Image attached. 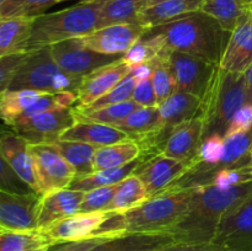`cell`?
<instances>
[{"label":"cell","mask_w":252,"mask_h":251,"mask_svg":"<svg viewBox=\"0 0 252 251\" xmlns=\"http://www.w3.org/2000/svg\"><path fill=\"white\" fill-rule=\"evenodd\" d=\"M53 244L51 236L41 229H0V251H47Z\"/></svg>","instance_id":"26"},{"label":"cell","mask_w":252,"mask_h":251,"mask_svg":"<svg viewBox=\"0 0 252 251\" xmlns=\"http://www.w3.org/2000/svg\"><path fill=\"white\" fill-rule=\"evenodd\" d=\"M252 62V16L246 10L230 32L225 52L219 66L231 73H241Z\"/></svg>","instance_id":"18"},{"label":"cell","mask_w":252,"mask_h":251,"mask_svg":"<svg viewBox=\"0 0 252 251\" xmlns=\"http://www.w3.org/2000/svg\"><path fill=\"white\" fill-rule=\"evenodd\" d=\"M63 1H66V0H59V2H63Z\"/></svg>","instance_id":"53"},{"label":"cell","mask_w":252,"mask_h":251,"mask_svg":"<svg viewBox=\"0 0 252 251\" xmlns=\"http://www.w3.org/2000/svg\"><path fill=\"white\" fill-rule=\"evenodd\" d=\"M143 161H145V159L144 157L140 155L137 160L125 165V166L115 167V169L98 170V171H94L93 174L86 175V176L75 177L73 182L68 186V188L74 189V191L88 192L91 191V189L98 188V187L116 185L122 181V180H125L126 177L129 176L130 174H133L134 170Z\"/></svg>","instance_id":"27"},{"label":"cell","mask_w":252,"mask_h":251,"mask_svg":"<svg viewBox=\"0 0 252 251\" xmlns=\"http://www.w3.org/2000/svg\"><path fill=\"white\" fill-rule=\"evenodd\" d=\"M174 243L170 233H129L112 236L89 251H155Z\"/></svg>","instance_id":"22"},{"label":"cell","mask_w":252,"mask_h":251,"mask_svg":"<svg viewBox=\"0 0 252 251\" xmlns=\"http://www.w3.org/2000/svg\"><path fill=\"white\" fill-rule=\"evenodd\" d=\"M244 76H245V81H246V86H248V91H249V96L252 100V62L250 63V65L248 66L245 71H244Z\"/></svg>","instance_id":"48"},{"label":"cell","mask_w":252,"mask_h":251,"mask_svg":"<svg viewBox=\"0 0 252 251\" xmlns=\"http://www.w3.org/2000/svg\"><path fill=\"white\" fill-rule=\"evenodd\" d=\"M58 2L59 0H5L0 7V19L41 16Z\"/></svg>","instance_id":"36"},{"label":"cell","mask_w":252,"mask_h":251,"mask_svg":"<svg viewBox=\"0 0 252 251\" xmlns=\"http://www.w3.org/2000/svg\"><path fill=\"white\" fill-rule=\"evenodd\" d=\"M30 143L14 132H0V154L10 166L26 182L36 193H38L36 171L29 149Z\"/></svg>","instance_id":"21"},{"label":"cell","mask_w":252,"mask_h":251,"mask_svg":"<svg viewBox=\"0 0 252 251\" xmlns=\"http://www.w3.org/2000/svg\"><path fill=\"white\" fill-rule=\"evenodd\" d=\"M75 122L73 107L57 108L17 120L10 127L30 144H51Z\"/></svg>","instance_id":"9"},{"label":"cell","mask_w":252,"mask_h":251,"mask_svg":"<svg viewBox=\"0 0 252 251\" xmlns=\"http://www.w3.org/2000/svg\"><path fill=\"white\" fill-rule=\"evenodd\" d=\"M153 66L152 73V83L154 86L155 95H157L158 106L164 102L167 97L172 95L176 89L174 75L171 73L169 64H167L166 56H165V49L160 52L158 57L150 61Z\"/></svg>","instance_id":"35"},{"label":"cell","mask_w":252,"mask_h":251,"mask_svg":"<svg viewBox=\"0 0 252 251\" xmlns=\"http://www.w3.org/2000/svg\"><path fill=\"white\" fill-rule=\"evenodd\" d=\"M133 69L123 63L122 58L116 63L102 66L97 70L93 71L89 75L84 76L80 86L76 90L78 95V105L75 107L85 108L93 105L95 101L105 96L110 90H112L120 81L132 73Z\"/></svg>","instance_id":"16"},{"label":"cell","mask_w":252,"mask_h":251,"mask_svg":"<svg viewBox=\"0 0 252 251\" xmlns=\"http://www.w3.org/2000/svg\"><path fill=\"white\" fill-rule=\"evenodd\" d=\"M113 214L115 213L107 211L86 212V213L79 212L62 220L56 221L43 230L51 236L54 243L83 240V239L100 236L98 231L101 226Z\"/></svg>","instance_id":"15"},{"label":"cell","mask_w":252,"mask_h":251,"mask_svg":"<svg viewBox=\"0 0 252 251\" xmlns=\"http://www.w3.org/2000/svg\"><path fill=\"white\" fill-rule=\"evenodd\" d=\"M189 166L191 164L189 162L171 159L169 157H165L164 154H158L147 161H143L133 174H135L142 180L150 198L165 191L180 177L184 176Z\"/></svg>","instance_id":"14"},{"label":"cell","mask_w":252,"mask_h":251,"mask_svg":"<svg viewBox=\"0 0 252 251\" xmlns=\"http://www.w3.org/2000/svg\"><path fill=\"white\" fill-rule=\"evenodd\" d=\"M149 5V0H107L98 19V27L117 24H138V15Z\"/></svg>","instance_id":"31"},{"label":"cell","mask_w":252,"mask_h":251,"mask_svg":"<svg viewBox=\"0 0 252 251\" xmlns=\"http://www.w3.org/2000/svg\"><path fill=\"white\" fill-rule=\"evenodd\" d=\"M252 128V105L246 103L234 115L224 137L240 134L249 132Z\"/></svg>","instance_id":"43"},{"label":"cell","mask_w":252,"mask_h":251,"mask_svg":"<svg viewBox=\"0 0 252 251\" xmlns=\"http://www.w3.org/2000/svg\"><path fill=\"white\" fill-rule=\"evenodd\" d=\"M51 54L59 68L73 76L89 75L93 71L116 63L123 54H102L86 48L79 38L66 39L49 46Z\"/></svg>","instance_id":"8"},{"label":"cell","mask_w":252,"mask_h":251,"mask_svg":"<svg viewBox=\"0 0 252 251\" xmlns=\"http://www.w3.org/2000/svg\"><path fill=\"white\" fill-rule=\"evenodd\" d=\"M34 17L0 19V57L24 52Z\"/></svg>","instance_id":"28"},{"label":"cell","mask_w":252,"mask_h":251,"mask_svg":"<svg viewBox=\"0 0 252 251\" xmlns=\"http://www.w3.org/2000/svg\"><path fill=\"white\" fill-rule=\"evenodd\" d=\"M29 52H16L9 56L0 57V94L7 90L11 85V81L20 68Z\"/></svg>","instance_id":"42"},{"label":"cell","mask_w":252,"mask_h":251,"mask_svg":"<svg viewBox=\"0 0 252 251\" xmlns=\"http://www.w3.org/2000/svg\"><path fill=\"white\" fill-rule=\"evenodd\" d=\"M251 181L252 165H246V166L233 167V169L218 170L209 177L207 185H212V186L226 189Z\"/></svg>","instance_id":"38"},{"label":"cell","mask_w":252,"mask_h":251,"mask_svg":"<svg viewBox=\"0 0 252 251\" xmlns=\"http://www.w3.org/2000/svg\"><path fill=\"white\" fill-rule=\"evenodd\" d=\"M83 78L73 76L62 70L54 62L49 47L29 52L10 85V90L44 91L49 94L76 91Z\"/></svg>","instance_id":"6"},{"label":"cell","mask_w":252,"mask_h":251,"mask_svg":"<svg viewBox=\"0 0 252 251\" xmlns=\"http://www.w3.org/2000/svg\"><path fill=\"white\" fill-rule=\"evenodd\" d=\"M107 0H85L65 10L34 17L24 52L49 47L58 42L79 38L98 27V19Z\"/></svg>","instance_id":"4"},{"label":"cell","mask_w":252,"mask_h":251,"mask_svg":"<svg viewBox=\"0 0 252 251\" xmlns=\"http://www.w3.org/2000/svg\"><path fill=\"white\" fill-rule=\"evenodd\" d=\"M155 251H226L213 243L209 244H186L174 243Z\"/></svg>","instance_id":"46"},{"label":"cell","mask_w":252,"mask_h":251,"mask_svg":"<svg viewBox=\"0 0 252 251\" xmlns=\"http://www.w3.org/2000/svg\"><path fill=\"white\" fill-rule=\"evenodd\" d=\"M59 139L88 143L100 148L129 139V137L112 126L89 121H76L70 128L62 133Z\"/></svg>","instance_id":"23"},{"label":"cell","mask_w":252,"mask_h":251,"mask_svg":"<svg viewBox=\"0 0 252 251\" xmlns=\"http://www.w3.org/2000/svg\"><path fill=\"white\" fill-rule=\"evenodd\" d=\"M149 196L142 180L135 174H130L117 185L115 196L106 211L112 213H125L144 203Z\"/></svg>","instance_id":"30"},{"label":"cell","mask_w":252,"mask_h":251,"mask_svg":"<svg viewBox=\"0 0 252 251\" xmlns=\"http://www.w3.org/2000/svg\"><path fill=\"white\" fill-rule=\"evenodd\" d=\"M0 189L19 194L36 193L26 182L20 179L19 175L12 170L1 154H0Z\"/></svg>","instance_id":"41"},{"label":"cell","mask_w":252,"mask_h":251,"mask_svg":"<svg viewBox=\"0 0 252 251\" xmlns=\"http://www.w3.org/2000/svg\"><path fill=\"white\" fill-rule=\"evenodd\" d=\"M147 27L140 24H117L100 27L80 41L86 48L102 54H125L144 36Z\"/></svg>","instance_id":"12"},{"label":"cell","mask_w":252,"mask_h":251,"mask_svg":"<svg viewBox=\"0 0 252 251\" xmlns=\"http://www.w3.org/2000/svg\"><path fill=\"white\" fill-rule=\"evenodd\" d=\"M132 100L137 102L139 106H142V107H154V106H158L157 95H155L152 78L138 81L134 88V91H133Z\"/></svg>","instance_id":"45"},{"label":"cell","mask_w":252,"mask_h":251,"mask_svg":"<svg viewBox=\"0 0 252 251\" xmlns=\"http://www.w3.org/2000/svg\"><path fill=\"white\" fill-rule=\"evenodd\" d=\"M164 46L157 37H144L135 42L127 52L122 56V62L127 64L129 68L134 69L135 66L150 62L160 54Z\"/></svg>","instance_id":"37"},{"label":"cell","mask_w":252,"mask_h":251,"mask_svg":"<svg viewBox=\"0 0 252 251\" xmlns=\"http://www.w3.org/2000/svg\"><path fill=\"white\" fill-rule=\"evenodd\" d=\"M202 101L189 93L176 90L170 97L159 105L161 115V130L158 138V152L161 150L166 143L167 137L177 125L198 117L201 115Z\"/></svg>","instance_id":"19"},{"label":"cell","mask_w":252,"mask_h":251,"mask_svg":"<svg viewBox=\"0 0 252 251\" xmlns=\"http://www.w3.org/2000/svg\"><path fill=\"white\" fill-rule=\"evenodd\" d=\"M248 9L245 0H203L201 11L214 17L225 31L231 32Z\"/></svg>","instance_id":"34"},{"label":"cell","mask_w":252,"mask_h":251,"mask_svg":"<svg viewBox=\"0 0 252 251\" xmlns=\"http://www.w3.org/2000/svg\"><path fill=\"white\" fill-rule=\"evenodd\" d=\"M112 236H94V238L83 239V240H73V241H61L56 243L47 251H89L93 248L97 246L98 244L108 240Z\"/></svg>","instance_id":"44"},{"label":"cell","mask_w":252,"mask_h":251,"mask_svg":"<svg viewBox=\"0 0 252 251\" xmlns=\"http://www.w3.org/2000/svg\"><path fill=\"white\" fill-rule=\"evenodd\" d=\"M5 0H0V7H1V5H2V2H4Z\"/></svg>","instance_id":"52"},{"label":"cell","mask_w":252,"mask_h":251,"mask_svg":"<svg viewBox=\"0 0 252 251\" xmlns=\"http://www.w3.org/2000/svg\"><path fill=\"white\" fill-rule=\"evenodd\" d=\"M167 64L174 75L176 89L189 93L202 101L218 64L209 63L179 51L165 49Z\"/></svg>","instance_id":"10"},{"label":"cell","mask_w":252,"mask_h":251,"mask_svg":"<svg viewBox=\"0 0 252 251\" xmlns=\"http://www.w3.org/2000/svg\"><path fill=\"white\" fill-rule=\"evenodd\" d=\"M84 193L85 192L64 188L41 196L37 229L43 230L56 221L79 213Z\"/></svg>","instance_id":"20"},{"label":"cell","mask_w":252,"mask_h":251,"mask_svg":"<svg viewBox=\"0 0 252 251\" xmlns=\"http://www.w3.org/2000/svg\"><path fill=\"white\" fill-rule=\"evenodd\" d=\"M245 1H246V2H248V4H249V5H250V4H251V2H252V0H245Z\"/></svg>","instance_id":"51"},{"label":"cell","mask_w":252,"mask_h":251,"mask_svg":"<svg viewBox=\"0 0 252 251\" xmlns=\"http://www.w3.org/2000/svg\"><path fill=\"white\" fill-rule=\"evenodd\" d=\"M142 106L138 105L133 100L125 101V102L116 103V105H108L105 107L89 110V108H74L76 121H89V122H98L103 125L115 126L121 121L126 120L130 113L137 111Z\"/></svg>","instance_id":"33"},{"label":"cell","mask_w":252,"mask_h":251,"mask_svg":"<svg viewBox=\"0 0 252 251\" xmlns=\"http://www.w3.org/2000/svg\"><path fill=\"white\" fill-rule=\"evenodd\" d=\"M203 132L204 125L201 116L180 123L167 137L161 154L192 165L203 140Z\"/></svg>","instance_id":"17"},{"label":"cell","mask_w":252,"mask_h":251,"mask_svg":"<svg viewBox=\"0 0 252 251\" xmlns=\"http://www.w3.org/2000/svg\"><path fill=\"white\" fill-rule=\"evenodd\" d=\"M249 10H250V14H251V16H252V2L250 5H249Z\"/></svg>","instance_id":"50"},{"label":"cell","mask_w":252,"mask_h":251,"mask_svg":"<svg viewBox=\"0 0 252 251\" xmlns=\"http://www.w3.org/2000/svg\"><path fill=\"white\" fill-rule=\"evenodd\" d=\"M135 85H137V80L129 74V75L126 76L122 81H120L112 90L108 91L105 96H102V97L98 98L97 101H95L93 105L88 106V107L85 108L95 110V108L105 107V106L108 105H116V103H121L125 102V101L132 100V95L133 91H134Z\"/></svg>","instance_id":"39"},{"label":"cell","mask_w":252,"mask_h":251,"mask_svg":"<svg viewBox=\"0 0 252 251\" xmlns=\"http://www.w3.org/2000/svg\"><path fill=\"white\" fill-rule=\"evenodd\" d=\"M212 243L226 251H252V196L224 216Z\"/></svg>","instance_id":"11"},{"label":"cell","mask_w":252,"mask_h":251,"mask_svg":"<svg viewBox=\"0 0 252 251\" xmlns=\"http://www.w3.org/2000/svg\"><path fill=\"white\" fill-rule=\"evenodd\" d=\"M118 184L111 185V186L98 187V188L85 192L84 193L83 202H81L80 211L79 212L86 213V212L106 211L107 207L110 206L113 196H115V192Z\"/></svg>","instance_id":"40"},{"label":"cell","mask_w":252,"mask_h":251,"mask_svg":"<svg viewBox=\"0 0 252 251\" xmlns=\"http://www.w3.org/2000/svg\"><path fill=\"white\" fill-rule=\"evenodd\" d=\"M251 196L252 181L226 189L212 185L194 187L189 212L169 233L177 243H212L224 216Z\"/></svg>","instance_id":"1"},{"label":"cell","mask_w":252,"mask_h":251,"mask_svg":"<svg viewBox=\"0 0 252 251\" xmlns=\"http://www.w3.org/2000/svg\"><path fill=\"white\" fill-rule=\"evenodd\" d=\"M203 0H165L143 9L138 15V24L147 29L201 11Z\"/></svg>","instance_id":"24"},{"label":"cell","mask_w":252,"mask_h":251,"mask_svg":"<svg viewBox=\"0 0 252 251\" xmlns=\"http://www.w3.org/2000/svg\"><path fill=\"white\" fill-rule=\"evenodd\" d=\"M193 191L194 187H169L130 211L113 214L101 226L98 235L169 233L189 212Z\"/></svg>","instance_id":"3"},{"label":"cell","mask_w":252,"mask_h":251,"mask_svg":"<svg viewBox=\"0 0 252 251\" xmlns=\"http://www.w3.org/2000/svg\"><path fill=\"white\" fill-rule=\"evenodd\" d=\"M34 164L38 194L68 188L76 175L75 169L51 144H29Z\"/></svg>","instance_id":"7"},{"label":"cell","mask_w":252,"mask_h":251,"mask_svg":"<svg viewBox=\"0 0 252 251\" xmlns=\"http://www.w3.org/2000/svg\"><path fill=\"white\" fill-rule=\"evenodd\" d=\"M251 165H252V154H251Z\"/></svg>","instance_id":"54"},{"label":"cell","mask_w":252,"mask_h":251,"mask_svg":"<svg viewBox=\"0 0 252 251\" xmlns=\"http://www.w3.org/2000/svg\"><path fill=\"white\" fill-rule=\"evenodd\" d=\"M41 194H19L0 189V229H37Z\"/></svg>","instance_id":"13"},{"label":"cell","mask_w":252,"mask_h":251,"mask_svg":"<svg viewBox=\"0 0 252 251\" xmlns=\"http://www.w3.org/2000/svg\"><path fill=\"white\" fill-rule=\"evenodd\" d=\"M44 94L47 93L29 89H7L2 91L0 94V120L7 126H11L19 118H21V116Z\"/></svg>","instance_id":"29"},{"label":"cell","mask_w":252,"mask_h":251,"mask_svg":"<svg viewBox=\"0 0 252 251\" xmlns=\"http://www.w3.org/2000/svg\"><path fill=\"white\" fill-rule=\"evenodd\" d=\"M161 1H165V0H149V5H148V6H150V5H155L158 4V2H161Z\"/></svg>","instance_id":"49"},{"label":"cell","mask_w":252,"mask_h":251,"mask_svg":"<svg viewBox=\"0 0 252 251\" xmlns=\"http://www.w3.org/2000/svg\"><path fill=\"white\" fill-rule=\"evenodd\" d=\"M251 105H252V100H251Z\"/></svg>","instance_id":"55"},{"label":"cell","mask_w":252,"mask_h":251,"mask_svg":"<svg viewBox=\"0 0 252 251\" xmlns=\"http://www.w3.org/2000/svg\"><path fill=\"white\" fill-rule=\"evenodd\" d=\"M59 154L75 169L76 175L86 176L94 172V157L97 147L73 140H54L51 143Z\"/></svg>","instance_id":"32"},{"label":"cell","mask_w":252,"mask_h":251,"mask_svg":"<svg viewBox=\"0 0 252 251\" xmlns=\"http://www.w3.org/2000/svg\"><path fill=\"white\" fill-rule=\"evenodd\" d=\"M142 155L140 145L134 139H126L115 144L100 147L94 157V171L125 166Z\"/></svg>","instance_id":"25"},{"label":"cell","mask_w":252,"mask_h":251,"mask_svg":"<svg viewBox=\"0 0 252 251\" xmlns=\"http://www.w3.org/2000/svg\"><path fill=\"white\" fill-rule=\"evenodd\" d=\"M152 73H153L152 63L148 62V63L140 64V65L135 66V68L132 70V73H130V75H132L138 83V81L144 80V79L152 78Z\"/></svg>","instance_id":"47"},{"label":"cell","mask_w":252,"mask_h":251,"mask_svg":"<svg viewBox=\"0 0 252 251\" xmlns=\"http://www.w3.org/2000/svg\"><path fill=\"white\" fill-rule=\"evenodd\" d=\"M246 103H251V98L244 74L218 66L202 98L199 116L204 125L203 138L214 133L225 135L234 115Z\"/></svg>","instance_id":"5"},{"label":"cell","mask_w":252,"mask_h":251,"mask_svg":"<svg viewBox=\"0 0 252 251\" xmlns=\"http://www.w3.org/2000/svg\"><path fill=\"white\" fill-rule=\"evenodd\" d=\"M144 37H157L165 49L182 52L219 65L230 32L225 31L214 17L197 11L150 27Z\"/></svg>","instance_id":"2"}]
</instances>
